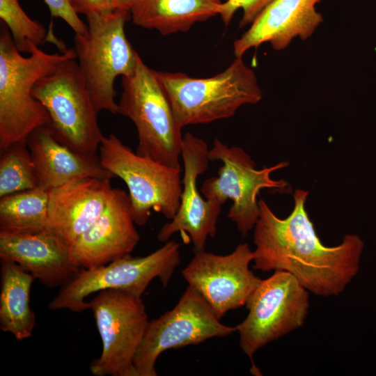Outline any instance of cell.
Instances as JSON below:
<instances>
[{"label": "cell", "instance_id": "6da1fadb", "mask_svg": "<svg viewBox=\"0 0 376 376\" xmlns=\"http://www.w3.org/2000/svg\"><path fill=\"white\" fill-rule=\"evenodd\" d=\"M308 192L295 190L294 207L285 219L278 217L263 199L254 226V269L285 271L316 296L342 293L359 269L363 242L355 234H346L340 244L322 243L305 204Z\"/></svg>", "mask_w": 376, "mask_h": 376}, {"label": "cell", "instance_id": "7a4b0ae2", "mask_svg": "<svg viewBox=\"0 0 376 376\" xmlns=\"http://www.w3.org/2000/svg\"><path fill=\"white\" fill-rule=\"evenodd\" d=\"M77 58L74 48L47 53L36 47L24 57L8 29L0 34V152L14 143L26 141L36 129L47 126L49 116L32 95L39 79L63 61Z\"/></svg>", "mask_w": 376, "mask_h": 376}, {"label": "cell", "instance_id": "3957f363", "mask_svg": "<svg viewBox=\"0 0 376 376\" xmlns=\"http://www.w3.org/2000/svg\"><path fill=\"white\" fill-rule=\"evenodd\" d=\"M175 117L183 127L233 116L242 106L263 97L254 71L235 57L224 71L207 78L156 71Z\"/></svg>", "mask_w": 376, "mask_h": 376}, {"label": "cell", "instance_id": "277c9868", "mask_svg": "<svg viewBox=\"0 0 376 376\" xmlns=\"http://www.w3.org/2000/svg\"><path fill=\"white\" fill-rule=\"evenodd\" d=\"M86 17V32L74 37L78 65L96 111L116 115L115 81L119 76L132 75L140 58L125 31L130 13H91Z\"/></svg>", "mask_w": 376, "mask_h": 376}, {"label": "cell", "instance_id": "5b68a950", "mask_svg": "<svg viewBox=\"0 0 376 376\" xmlns=\"http://www.w3.org/2000/svg\"><path fill=\"white\" fill-rule=\"evenodd\" d=\"M118 113L134 124L136 153L166 166L181 169L183 136L169 100L157 77L141 57L134 72L122 77Z\"/></svg>", "mask_w": 376, "mask_h": 376}, {"label": "cell", "instance_id": "8992f818", "mask_svg": "<svg viewBox=\"0 0 376 376\" xmlns=\"http://www.w3.org/2000/svg\"><path fill=\"white\" fill-rule=\"evenodd\" d=\"M76 59L63 61L39 79L32 95L47 111L46 127L56 139L79 153L95 155L104 135Z\"/></svg>", "mask_w": 376, "mask_h": 376}, {"label": "cell", "instance_id": "52a82bcc", "mask_svg": "<svg viewBox=\"0 0 376 376\" xmlns=\"http://www.w3.org/2000/svg\"><path fill=\"white\" fill-rule=\"evenodd\" d=\"M179 249V243L169 240L146 256L133 257L129 253L105 265L81 268L60 288L49 303V308L81 313L88 309L87 297L107 289L125 290L141 297L155 278L165 288L180 262Z\"/></svg>", "mask_w": 376, "mask_h": 376}, {"label": "cell", "instance_id": "ba28073f", "mask_svg": "<svg viewBox=\"0 0 376 376\" xmlns=\"http://www.w3.org/2000/svg\"><path fill=\"white\" fill-rule=\"evenodd\" d=\"M99 151L102 166L128 188L135 224L145 225L152 210L167 219L175 217L182 190L181 169L134 152L113 134L104 136Z\"/></svg>", "mask_w": 376, "mask_h": 376}, {"label": "cell", "instance_id": "9c48e42d", "mask_svg": "<svg viewBox=\"0 0 376 376\" xmlns=\"http://www.w3.org/2000/svg\"><path fill=\"white\" fill-rule=\"evenodd\" d=\"M210 161H220L222 166L217 177L207 178L202 184L201 192L207 200L223 205L230 199L233 204L228 218L235 224L244 237L253 228L259 218L260 209L257 196L263 189L284 190L288 187L284 180H274V171L288 166L286 162L269 167L256 169L250 155L239 146L229 147L214 139L209 149Z\"/></svg>", "mask_w": 376, "mask_h": 376}, {"label": "cell", "instance_id": "30bf717a", "mask_svg": "<svg viewBox=\"0 0 376 376\" xmlns=\"http://www.w3.org/2000/svg\"><path fill=\"white\" fill-rule=\"evenodd\" d=\"M88 307L93 315L102 350L89 369L95 376H136L134 359L149 322L141 297L107 289L97 292Z\"/></svg>", "mask_w": 376, "mask_h": 376}, {"label": "cell", "instance_id": "8fae6325", "mask_svg": "<svg viewBox=\"0 0 376 376\" xmlns=\"http://www.w3.org/2000/svg\"><path fill=\"white\" fill-rule=\"evenodd\" d=\"M246 318L236 326L240 345L251 359L260 348L301 327L309 308V292L285 271L262 279L246 304Z\"/></svg>", "mask_w": 376, "mask_h": 376}, {"label": "cell", "instance_id": "7c38bea8", "mask_svg": "<svg viewBox=\"0 0 376 376\" xmlns=\"http://www.w3.org/2000/svg\"><path fill=\"white\" fill-rule=\"evenodd\" d=\"M236 331V327L222 324L202 296L188 285L173 308L149 321L134 357L135 375H157L156 361L169 349L198 345Z\"/></svg>", "mask_w": 376, "mask_h": 376}, {"label": "cell", "instance_id": "4fadbf2b", "mask_svg": "<svg viewBox=\"0 0 376 376\" xmlns=\"http://www.w3.org/2000/svg\"><path fill=\"white\" fill-rule=\"evenodd\" d=\"M194 256L182 269L189 285L198 292L221 320L230 310L246 306L261 279L250 269L253 251L246 243L240 244L227 255L205 250Z\"/></svg>", "mask_w": 376, "mask_h": 376}, {"label": "cell", "instance_id": "5bb4252c", "mask_svg": "<svg viewBox=\"0 0 376 376\" xmlns=\"http://www.w3.org/2000/svg\"><path fill=\"white\" fill-rule=\"evenodd\" d=\"M208 152L207 144L202 139L190 132L183 136L181 159L184 171L180 203L175 217L159 230V242H166L174 233L180 232L191 240L194 252H196L205 250L208 237L215 236L222 205L206 199L197 186L198 176L208 167Z\"/></svg>", "mask_w": 376, "mask_h": 376}, {"label": "cell", "instance_id": "9a60e30c", "mask_svg": "<svg viewBox=\"0 0 376 376\" xmlns=\"http://www.w3.org/2000/svg\"><path fill=\"white\" fill-rule=\"evenodd\" d=\"M134 224L129 194L114 188L102 213L70 248L73 260L81 268L91 269L130 253L140 240Z\"/></svg>", "mask_w": 376, "mask_h": 376}, {"label": "cell", "instance_id": "2e32d148", "mask_svg": "<svg viewBox=\"0 0 376 376\" xmlns=\"http://www.w3.org/2000/svg\"><path fill=\"white\" fill-rule=\"evenodd\" d=\"M111 179L83 178L48 190L47 229L70 248L111 199Z\"/></svg>", "mask_w": 376, "mask_h": 376}, {"label": "cell", "instance_id": "e0dca14e", "mask_svg": "<svg viewBox=\"0 0 376 376\" xmlns=\"http://www.w3.org/2000/svg\"><path fill=\"white\" fill-rule=\"evenodd\" d=\"M322 0H274L269 3L233 43L235 57L268 42L277 51L285 49L297 38L313 36L323 22L315 5Z\"/></svg>", "mask_w": 376, "mask_h": 376}, {"label": "cell", "instance_id": "ac0fdd59", "mask_svg": "<svg viewBox=\"0 0 376 376\" xmlns=\"http://www.w3.org/2000/svg\"><path fill=\"white\" fill-rule=\"evenodd\" d=\"M0 259L16 263L50 288L62 287L81 269L70 249L47 228L38 232L0 231Z\"/></svg>", "mask_w": 376, "mask_h": 376}, {"label": "cell", "instance_id": "d6986e66", "mask_svg": "<svg viewBox=\"0 0 376 376\" xmlns=\"http://www.w3.org/2000/svg\"><path fill=\"white\" fill-rule=\"evenodd\" d=\"M26 143L34 164L38 187L49 190L83 178L111 179L98 155L79 153L60 143L46 127L33 131Z\"/></svg>", "mask_w": 376, "mask_h": 376}, {"label": "cell", "instance_id": "ffe728a7", "mask_svg": "<svg viewBox=\"0 0 376 376\" xmlns=\"http://www.w3.org/2000/svg\"><path fill=\"white\" fill-rule=\"evenodd\" d=\"M223 0H136L132 22L163 36L188 31L195 24L219 15Z\"/></svg>", "mask_w": 376, "mask_h": 376}, {"label": "cell", "instance_id": "44dd1931", "mask_svg": "<svg viewBox=\"0 0 376 376\" xmlns=\"http://www.w3.org/2000/svg\"><path fill=\"white\" fill-rule=\"evenodd\" d=\"M0 329L17 340L31 336L36 315L29 300L36 278L16 263L1 259Z\"/></svg>", "mask_w": 376, "mask_h": 376}, {"label": "cell", "instance_id": "7402d4cb", "mask_svg": "<svg viewBox=\"0 0 376 376\" xmlns=\"http://www.w3.org/2000/svg\"><path fill=\"white\" fill-rule=\"evenodd\" d=\"M48 190L36 187L0 197V231L38 232L47 228Z\"/></svg>", "mask_w": 376, "mask_h": 376}, {"label": "cell", "instance_id": "603a6c76", "mask_svg": "<svg viewBox=\"0 0 376 376\" xmlns=\"http://www.w3.org/2000/svg\"><path fill=\"white\" fill-rule=\"evenodd\" d=\"M0 152V197L38 187L26 141L14 143Z\"/></svg>", "mask_w": 376, "mask_h": 376}, {"label": "cell", "instance_id": "cb8c5ba5", "mask_svg": "<svg viewBox=\"0 0 376 376\" xmlns=\"http://www.w3.org/2000/svg\"><path fill=\"white\" fill-rule=\"evenodd\" d=\"M0 18L21 53L30 54L50 37L42 24L27 15L18 0H0Z\"/></svg>", "mask_w": 376, "mask_h": 376}, {"label": "cell", "instance_id": "d4e9b609", "mask_svg": "<svg viewBox=\"0 0 376 376\" xmlns=\"http://www.w3.org/2000/svg\"><path fill=\"white\" fill-rule=\"evenodd\" d=\"M274 0H226L223 1L219 16L224 24L228 26L235 12L242 10L240 27L250 25L258 15Z\"/></svg>", "mask_w": 376, "mask_h": 376}, {"label": "cell", "instance_id": "484cf974", "mask_svg": "<svg viewBox=\"0 0 376 376\" xmlns=\"http://www.w3.org/2000/svg\"><path fill=\"white\" fill-rule=\"evenodd\" d=\"M47 6L52 17L63 19L72 29L75 34H84L87 31V24L72 9L68 0H43Z\"/></svg>", "mask_w": 376, "mask_h": 376}, {"label": "cell", "instance_id": "4316f807", "mask_svg": "<svg viewBox=\"0 0 376 376\" xmlns=\"http://www.w3.org/2000/svg\"><path fill=\"white\" fill-rule=\"evenodd\" d=\"M72 9L79 15L113 11L111 0H68Z\"/></svg>", "mask_w": 376, "mask_h": 376}, {"label": "cell", "instance_id": "83f0119b", "mask_svg": "<svg viewBox=\"0 0 376 376\" xmlns=\"http://www.w3.org/2000/svg\"><path fill=\"white\" fill-rule=\"evenodd\" d=\"M136 0H111L113 10L129 11Z\"/></svg>", "mask_w": 376, "mask_h": 376}, {"label": "cell", "instance_id": "f1b7e54d", "mask_svg": "<svg viewBox=\"0 0 376 376\" xmlns=\"http://www.w3.org/2000/svg\"><path fill=\"white\" fill-rule=\"evenodd\" d=\"M226 1V0H223V1Z\"/></svg>", "mask_w": 376, "mask_h": 376}]
</instances>
